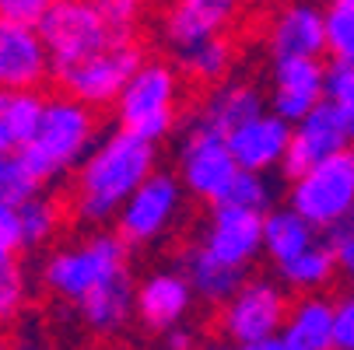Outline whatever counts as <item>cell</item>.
Segmentation results:
<instances>
[{
  "mask_svg": "<svg viewBox=\"0 0 354 350\" xmlns=\"http://www.w3.org/2000/svg\"><path fill=\"white\" fill-rule=\"evenodd\" d=\"M158 147L133 130L116 126L98 140L88 158L74 172L71 207L74 217L84 224H109L116 221L120 207L130 200V193L155 172Z\"/></svg>",
  "mask_w": 354,
  "mask_h": 350,
  "instance_id": "1",
  "label": "cell"
},
{
  "mask_svg": "<svg viewBox=\"0 0 354 350\" xmlns=\"http://www.w3.org/2000/svg\"><path fill=\"white\" fill-rule=\"evenodd\" d=\"M95 137H98L95 106L64 91L57 98H46L42 119H39L32 140L21 147V155L42 175V182H53L67 172H77V165L98 144Z\"/></svg>",
  "mask_w": 354,
  "mask_h": 350,
  "instance_id": "2",
  "label": "cell"
},
{
  "mask_svg": "<svg viewBox=\"0 0 354 350\" xmlns=\"http://www.w3.org/2000/svg\"><path fill=\"white\" fill-rule=\"evenodd\" d=\"M120 273H130V242L120 231H91L88 238L57 249L42 263V287L60 302L77 305L84 294Z\"/></svg>",
  "mask_w": 354,
  "mask_h": 350,
  "instance_id": "3",
  "label": "cell"
},
{
  "mask_svg": "<svg viewBox=\"0 0 354 350\" xmlns=\"http://www.w3.org/2000/svg\"><path fill=\"white\" fill-rule=\"evenodd\" d=\"M288 294L277 280L252 277L221 305L218 329L221 340L242 350H284L281 329L288 322Z\"/></svg>",
  "mask_w": 354,
  "mask_h": 350,
  "instance_id": "4",
  "label": "cell"
},
{
  "mask_svg": "<svg viewBox=\"0 0 354 350\" xmlns=\"http://www.w3.org/2000/svg\"><path fill=\"white\" fill-rule=\"evenodd\" d=\"M116 126L147 140H165L179 119V74L162 60H144L116 98Z\"/></svg>",
  "mask_w": 354,
  "mask_h": 350,
  "instance_id": "5",
  "label": "cell"
},
{
  "mask_svg": "<svg viewBox=\"0 0 354 350\" xmlns=\"http://www.w3.org/2000/svg\"><path fill=\"white\" fill-rule=\"evenodd\" d=\"M39 32L53 57V74L102 53L116 39H127L98 11L95 0H53V8L39 18Z\"/></svg>",
  "mask_w": 354,
  "mask_h": 350,
  "instance_id": "6",
  "label": "cell"
},
{
  "mask_svg": "<svg viewBox=\"0 0 354 350\" xmlns=\"http://www.w3.org/2000/svg\"><path fill=\"white\" fill-rule=\"evenodd\" d=\"M288 204L323 235L354 217V151H340L298 172L288 189Z\"/></svg>",
  "mask_w": 354,
  "mask_h": 350,
  "instance_id": "7",
  "label": "cell"
},
{
  "mask_svg": "<svg viewBox=\"0 0 354 350\" xmlns=\"http://www.w3.org/2000/svg\"><path fill=\"white\" fill-rule=\"evenodd\" d=\"M239 162L228 147V137L218 133L214 126L193 119L179 140L176 151V172L179 182L186 186V193L193 200H204V204H221L232 179L239 175Z\"/></svg>",
  "mask_w": 354,
  "mask_h": 350,
  "instance_id": "8",
  "label": "cell"
},
{
  "mask_svg": "<svg viewBox=\"0 0 354 350\" xmlns=\"http://www.w3.org/2000/svg\"><path fill=\"white\" fill-rule=\"evenodd\" d=\"M183 196L186 186L179 175L169 172H151L120 207L116 214V231L130 245H155L162 242L183 217Z\"/></svg>",
  "mask_w": 354,
  "mask_h": 350,
  "instance_id": "9",
  "label": "cell"
},
{
  "mask_svg": "<svg viewBox=\"0 0 354 350\" xmlns=\"http://www.w3.org/2000/svg\"><path fill=\"white\" fill-rule=\"evenodd\" d=\"M140 64H144L140 46L133 42V35H127V39H116L113 46H106L102 53L57 70L53 77L60 81V88L67 95L81 98V102H88L95 109H106V106H116L120 91L127 88V81L137 74Z\"/></svg>",
  "mask_w": 354,
  "mask_h": 350,
  "instance_id": "10",
  "label": "cell"
},
{
  "mask_svg": "<svg viewBox=\"0 0 354 350\" xmlns=\"http://www.w3.org/2000/svg\"><path fill=\"white\" fill-rule=\"evenodd\" d=\"M196 245L218 263L249 270L263 253V214L235 204H214V214L200 228Z\"/></svg>",
  "mask_w": 354,
  "mask_h": 350,
  "instance_id": "11",
  "label": "cell"
},
{
  "mask_svg": "<svg viewBox=\"0 0 354 350\" xmlns=\"http://www.w3.org/2000/svg\"><path fill=\"white\" fill-rule=\"evenodd\" d=\"M351 140H354V126L344 119V113L330 102V98H323L309 116L291 123V144H288L281 172L288 179H295L298 172H306L309 165H316L323 158L351 151Z\"/></svg>",
  "mask_w": 354,
  "mask_h": 350,
  "instance_id": "12",
  "label": "cell"
},
{
  "mask_svg": "<svg viewBox=\"0 0 354 350\" xmlns=\"http://www.w3.org/2000/svg\"><path fill=\"white\" fill-rule=\"evenodd\" d=\"M49 77L53 57L39 25L0 14V88H42Z\"/></svg>",
  "mask_w": 354,
  "mask_h": 350,
  "instance_id": "13",
  "label": "cell"
},
{
  "mask_svg": "<svg viewBox=\"0 0 354 350\" xmlns=\"http://www.w3.org/2000/svg\"><path fill=\"white\" fill-rule=\"evenodd\" d=\"M267 53L274 60L288 57H323L326 53V8L319 0H288L267 21Z\"/></svg>",
  "mask_w": 354,
  "mask_h": 350,
  "instance_id": "14",
  "label": "cell"
},
{
  "mask_svg": "<svg viewBox=\"0 0 354 350\" xmlns=\"http://www.w3.org/2000/svg\"><path fill=\"white\" fill-rule=\"evenodd\" d=\"M245 0H169L162 11V39L169 49H183L189 42L225 35L239 25Z\"/></svg>",
  "mask_w": 354,
  "mask_h": 350,
  "instance_id": "15",
  "label": "cell"
},
{
  "mask_svg": "<svg viewBox=\"0 0 354 350\" xmlns=\"http://www.w3.org/2000/svg\"><path fill=\"white\" fill-rule=\"evenodd\" d=\"M326 70L319 57H288L274 60L270 74V109L281 113L288 123L309 116L326 98Z\"/></svg>",
  "mask_w": 354,
  "mask_h": 350,
  "instance_id": "16",
  "label": "cell"
},
{
  "mask_svg": "<svg viewBox=\"0 0 354 350\" xmlns=\"http://www.w3.org/2000/svg\"><path fill=\"white\" fill-rule=\"evenodd\" d=\"M193 298L186 270H155L137 284V322L151 333H169L189 319Z\"/></svg>",
  "mask_w": 354,
  "mask_h": 350,
  "instance_id": "17",
  "label": "cell"
},
{
  "mask_svg": "<svg viewBox=\"0 0 354 350\" xmlns=\"http://www.w3.org/2000/svg\"><path fill=\"white\" fill-rule=\"evenodd\" d=\"M228 137V147L242 168H257V172H274L284 165L288 144H291V123L274 113L263 109L260 116L245 119L242 126H235Z\"/></svg>",
  "mask_w": 354,
  "mask_h": 350,
  "instance_id": "18",
  "label": "cell"
},
{
  "mask_svg": "<svg viewBox=\"0 0 354 350\" xmlns=\"http://www.w3.org/2000/svg\"><path fill=\"white\" fill-rule=\"evenodd\" d=\"M74 312L91 336H120L127 322L137 315V284L130 280V273H120L102 287H95L91 294H84Z\"/></svg>",
  "mask_w": 354,
  "mask_h": 350,
  "instance_id": "19",
  "label": "cell"
},
{
  "mask_svg": "<svg viewBox=\"0 0 354 350\" xmlns=\"http://www.w3.org/2000/svg\"><path fill=\"white\" fill-rule=\"evenodd\" d=\"M263 109H270V102L252 81H218L207 91L204 102H200L196 119L214 126L218 133H232L235 126H242L252 116H260Z\"/></svg>",
  "mask_w": 354,
  "mask_h": 350,
  "instance_id": "20",
  "label": "cell"
},
{
  "mask_svg": "<svg viewBox=\"0 0 354 350\" xmlns=\"http://www.w3.org/2000/svg\"><path fill=\"white\" fill-rule=\"evenodd\" d=\"M337 329V305L319 291H309L301 302L291 305L288 322L281 329L284 350H330Z\"/></svg>",
  "mask_w": 354,
  "mask_h": 350,
  "instance_id": "21",
  "label": "cell"
},
{
  "mask_svg": "<svg viewBox=\"0 0 354 350\" xmlns=\"http://www.w3.org/2000/svg\"><path fill=\"white\" fill-rule=\"evenodd\" d=\"M323 238V231L306 221L291 204L288 207H270L263 214V256L281 266L288 260H295L298 253H306L309 245H316Z\"/></svg>",
  "mask_w": 354,
  "mask_h": 350,
  "instance_id": "22",
  "label": "cell"
},
{
  "mask_svg": "<svg viewBox=\"0 0 354 350\" xmlns=\"http://www.w3.org/2000/svg\"><path fill=\"white\" fill-rule=\"evenodd\" d=\"M46 109L39 88H0V155L21 151Z\"/></svg>",
  "mask_w": 354,
  "mask_h": 350,
  "instance_id": "23",
  "label": "cell"
},
{
  "mask_svg": "<svg viewBox=\"0 0 354 350\" xmlns=\"http://www.w3.org/2000/svg\"><path fill=\"white\" fill-rule=\"evenodd\" d=\"M183 270L196 291V298H204L207 305H225L228 298L242 287L245 280V270H235L228 263H218L214 256H207L200 245H193L186 260H183Z\"/></svg>",
  "mask_w": 354,
  "mask_h": 350,
  "instance_id": "24",
  "label": "cell"
},
{
  "mask_svg": "<svg viewBox=\"0 0 354 350\" xmlns=\"http://www.w3.org/2000/svg\"><path fill=\"white\" fill-rule=\"evenodd\" d=\"M277 270V280L291 291H301V294H309V291H323L340 270H337V253H333V245L326 242V235L309 245L306 253H298L295 260L274 266Z\"/></svg>",
  "mask_w": 354,
  "mask_h": 350,
  "instance_id": "25",
  "label": "cell"
},
{
  "mask_svg": "<svg viewBox=\"0 0 354 350\" xmlns=\"http://www.w3.org/2000/svg\"><path fill=\"white\" fill-rule=\"evenodd\" d=\"M172 53H176V67L186 77L200 81V84H218L232 70V42L225 35H211V39L189 42L183 49H172Z\"/></svg>",
  "mask_w": 354,
  "mask_h": 350,
  "instance_id": "26",
  "label": "cell"
},
{
  "mask_svg": "<svg viewBox=\"0 0 354 350\" xmlns=\"http://www.w3.org/2000/svg\"><path fill=\"white\" fill-rule=\"evenodd\" d=\"M46 189L42 175L28 165V158L21 151H8L0 155V204L21 207L32 196H39Z\"/></svg>",
  "mask_w": 354,
  "mask_h": 350,
  "instance_id": "27",
  "label": "cell"
},
{
  "mask_svg": "<svg viewBox=\"0 0 354 350\" xmlns=\"http://www.w3.org/2000/svg\"><path fill=\"white\" fill-rule=\"evenodd\" d=\"M18 211H21V228H25V249H39L46 242H53V235L64 224L60 204L53 196H46V193L32 196L28 204H21Z\"/></svg>",
  "mask_w": 354,
  "mask_h": 350,
  "instance_id": "28",
  "label": "cell"
},
{
  "mask_svg": "<svg viewBox=\"0 0 354 350\" xmlns=\"http://www.w3.org/2000/svg\"><path fill=\"white\" fill-rule=\"evenodd\" d=\"M274 182H270V172H257V168H239V175L232 179L228 193L221 204H235V207H249V211H260L267 214L274 207Z\"/></svg>",
  "mask_w": 354,
  "mask_h": 350,
  "instance_id": "29",
  "label": "cell"
},
{
  "mask_svg": "<svg viewBox=\"0 0 354 350\" xmlns=\"http://www.w3.org/2000/svg\"><path fill=\"white\" fill-rule=\"evenodd\" d=\"M326 53L340 64H354V0L326 4Z\"/></svg>",
  "mask_w": 354,
  "mask_h": 350,
  "instance_id": "30",
  "label": "cell"
},
{
  "mask_svg": "<svg viewBox=\"0 0 354 350\" xmlns=\"http://www.w3.org/2000/svg\"><path fill=\"white\" fill-rule=\"evenodd\" d=\"M25 302H28V280L25 270L18 266V256L0 260V326L15 322L25 312Z\"/></svg>",
  "mask_w": 354,
  "mask_h": 350,
  "instance_id": "31",
  "label": "cell"
},
{
  "mask_svg": "<svg viewBox=\"0 0 354 350\" xmlns=\"http://www.w3.org/2000/svg\"><path fill=\"white\" fill-rule=\"evenodd\" d=\"M326 98L344 113V119L354 126V64L333 60V67L326 70Z\"/></svg>",
  "mask_w": 354,
  "mask_h": 350,
  "instance_id": "32",
  "label": "cell"
},
{
  "mask_svg": "<svg viewBox=\"0 0 354 350\" xmlns=\"http://www.w3.org/2000/svg\"><path fill=\"white\" fill-rule=\"evenodd\" d=\"M95 4H98V11L113 21V28L123 32V35H133L137 21L147 11V0H95Z\"/></svg>",
  "mask_w": 354,
  "mask_h": 350,
  "instance_id": "33",
  "label": "cell"
},
{
  "mask_svg": "<svg viewBox=\"0 0 354 350\" xmlns=\"http://www.w3.org/2000/svg\"><path fill=\"white\" fill-rule=\"evenodd\" d=\"M326 242L333 245V253H337V270L344 280L354 284V217L340 221L337 228L326 231Z\"/></svg>",
  "mask_w": 354,
  "mask_h": 350,
  "instance_id": "34",
  "label": "cell"
},
{
  "mask_svg": "<svg viewBox=\"0 0 354 350\" xmlns=\"http://www.w3.org/2000/svg\"><path fill=\"white\" fill-rule=\"evenodd\" d=\"M25 249V228L21 211L11 204H0V260H11Z\"/></svg>",
  "mask_w": 354,
  "mask_h": 350,
  "instance_id": "35",
  "label": "cell"
},
{
  "mask_svg": "<svg viewBox=\"0 0 354 350\" xmlns=\"http://www.w3.org/2000/svg\"><path fill=\"white\" fill-rule=\"evenodd\" d=\"M337 329H333V347L337 350H354V291L337 298Z\"/></svg>",
  "mask_w": 354,
  "mask_h": 350,
  "instance_id": "36",
  "label": "cell"
},
{
  "mask_svg": "<svg viewBox=\"0 0 354 350\" xmlns=\"http://www.w3.org/2000/svg\"><path fill=\"white\" fill-rule=\"evenodd\" d=\"M53 8V0H0V14L4 18H18V21H32L39 25V18Z\"/></svg>",
  "mask_w": 354,
  "mask_h": 350,
  "instance_id": "37",
  "label": "cell"
},
{
  "mask_svg": "<svg viewBox=\"0 0 354 350\" xmlns=\"http://www.w3.org/2000/svg\"><path fill=\"white\" fill-rule=\"evenodd\" d=\"M165 343H169V347H193L196 340H193L183 326H176V329H169V333H165Z\"/></svg>",
  "mask_w": 354,
  "mask_h": 350,
  "instance_id": "38",
  "label": "cell"
},
{
  "mask_svg": "<svg viewBox=\"0 0 354 350\" xmlns=\"http://www.w3.org/2000/svg\"><path fill=\"white\" fill-rule=\"evenodd\" d=\"M323 4H330V0H323Z\"/></svg>",
  "mask_w": 354,
  "mask_h": 350,
  "instance_id": "39",
  "label": "cell"
},
{
  "mask_svg": "<svg viewBox=\"0 0 354 350\" xmlns=\"http://www.w3.org/2000/svg\"><path fill=\"white\" fill-rule=\"evenodd\" d=\"M0 343H4V336H0Z\"/></svg>",
  "mask_w": 354,
  "mask_h": 350,
  "instance_id": "40",
  "label": "cell"
},
{
  "mask_svg": "<svg viewBox=\"0 0 354 350\" xmlns=\"http://www.w3.org/2000/svg\"><path fill=\"white\" fill-rule=\"evenodd\" d=\"M263 4H267V0H263Z\"/></svg>",
  "mask_w": 354,
  "mask_h": 350,
  "instance_id": "41",
  "label": "cell"
}]
</instances>
